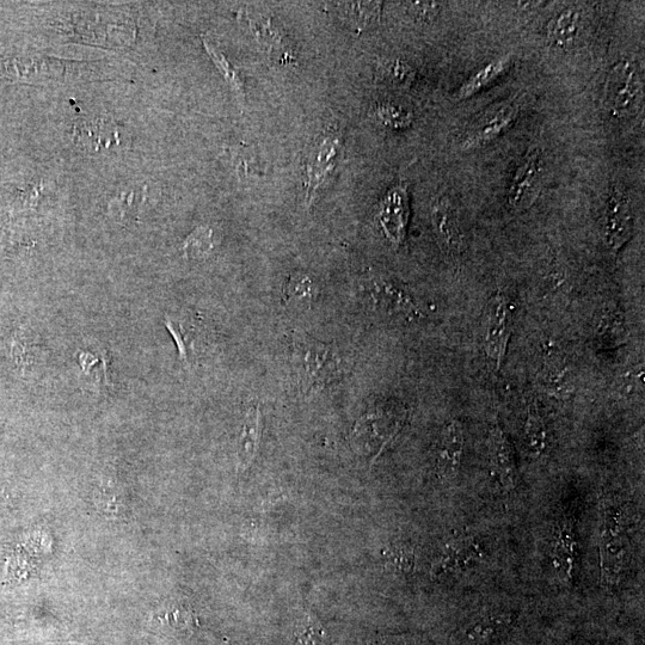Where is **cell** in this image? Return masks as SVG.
Returning a JSON list of instances; mask_svg holds the SVG:
<instances>
[{
    "instance_id": "37",
    "label": "cell",
    "mask_w": 645,
    "mask_h": 645,
    "mask_svg": "<svg viewBox=\"0 0 645 645\" xmlns=\"http://www.w3.org/2000/svg\"><path fill=\"white\" fill-rule=\"evenodd\" d=\"M439 5L438 3H410V8L417 16L430 18L438 14Z\"/></svg>"
},
{
    "instance_id": "38",
    "label": "cell",
    "mask_w": 645,
    "mask_h": 645,
    "mask_svg": "<svg viewBox=\"0 0 645 645\" xmlns=\"http://www.w3.org/2000/svg\"><path fill=\"white\" fill-rule=\"evenodd\" d=\"M371 645H408L403 637L399 636H384L376 638Z\"/></svg>"
},
{
    "instance_id": "2",
    "label": "cell",
    "mask_w": 645,
    "mask_h": 645,
    "mask_svg": "<svg viewBox=\"0 0 645 645\" xmlns=\"http://www.w3.org/2000/svg\"><path fill=\"white\" fill-rule=\"evenodd\" d=\"M629 558L628 516L622 503L608 499L602 506L600 526L601 585L616 588Z\"/></svg>"
},
{
    "instance_id": "8",
    "label": "cell",
    "mask_w": 645,
    "mask_h": 645,
    "mask_svg": "<svg viewBox=\"0 0 645 645\" xmlns=\"http://www.w3.org/2000/svg\"><path fill=\"white\" fill-rule=\"evenodd\" d=\"M634 232V215L629 196L623 190L614 189L608 198L605 220V243L613 253H618L630 241Z\"/></svg>"
},
{
    "instance_id": "3",
    "label": "cell",
    "mask_w": 645,
    "mask_h": 645,
    "mask_svg": "<svg viewBox=\"0 0 645 645\" xmlns=\"http://www.w3.org/2000/svg\"><path fill=\"white\" fill-rule=\"evenodd\" d=\"M604 104L616 119H628L640 112L643 104V82L630 60L618 61L606 78Z\"/></svg>"
},
{
    "instance_id": "5",
    "label": "cell",
    "mask_w": 645,
    "mask_h": 645,
    "mask_svg": "<svg viewBox=\"0 0 645 645\" xmlns=\"http://www.w3.org/2000/svg\"><path fill=\"white\" fill-rule=\"evenodd\" d=\"M513 333V307L505 294L496 296L491 306L487 334H485V352L489 359L500 368L505 361L508 344Z\"/></svg>"
},
{
    "instance_id": "23",
    "label": "cell",
    "mask_w": 645,
    "mask_h": 645,
    "mask_svg": "<svg viewBox=\"0 0 645 645\" xmlns=\"http://www.w3.org/2000/svg\"><path fill=\"white\" fill-rule=\"evenodd\" d=\"M525 439L528 450L534 457L543 456L549 447V430L537 403L527 408L525 421Z\"/></svg>"
},
{
    "instance_id": "28",
    "label": "cell",
    "mask_w": 645,
    "mask_h": 645,
    "mask_svg": "<svg viewBox=\"0 0 645 645\" xmlns=\"http://www.w3.org/2000/svg\"><path fill=\"white\" fill-rule=\"evenodd\" d=\"M204 45L208 54L211 55L215 66H217L219 71L223 73L227 83H229L231 88L237 92L238 96L243 98L245 94L244 82L241 75H239V72L236 70V67L232 66L230 61L226 59L223 52H221L211 40L204 39Z\"/></svg>"
},
{
    "instance_id": "11",
    "label": "cell",
    "mask_w": 645,
    "mask_h": 645,
    "mask_svg": "<svg viewBox=\"0 0 645 645\" xmlns=\"http://www.w3.org/2000/svg\"><path fill=\"white\" fill-rule=\"evenodd\" d=\"M551 557L558 579L564 585H573L579 558V542L573 520L563 519L557 525L552 540Z\"/></svg>"
},
{
    "instance_id": "17",
    "label": "cell",
    "mask_w": 645,
    "mask_h": 645,
    "mask_svg": "<svg viewBox=\"0 0 645 645\" xmlns=\"http://www.w3.org/2000/svg\"><path fill=\"white\" fill-rule=\"evenodd\" d=\"M262 438V415L258 405H254L245 414L244 422L237 442L239 471H247L260 450Z\"/></svg>"
},
{
    "instance_id": "16",
    "label": "cell",
    "mask_w": 645,
    "mask_h": 645,
    "mask_svg": "<svg viewBox=\"0 0 645 645\" xmlns=\"http://www.w3.org/2000/svg\"><path fill=\"white\" fill-rule=\"evenodd\" d=\"M76 143L90 152L109 151L121 146L120 127L113 120L81 119L75 125Z\"/></svg>"
},
{
    "instance_id": "30",
    "label": "cell",
    "mask_w": 645,
    "mask_h": 645,
    "mask_svg": "<svg viewBox=\"0 0 645 645\" xmlns=\"http://www.w3.org/2000/svg\"><path fill=\"white\" fill-rule=\"evenodd\" d=\"M213 249V232L208 227H199L190 233L183 244L184 255L189 260H201Z\"/></svg>"
},
{
    "instance_id": "34",
    "label": "cell",
    "mask_w": 645,
    "mask_h": 645,
    "mask_svg": "<svg viewBox=\"0 0 645 645\" xmlns=\"http://www.w3.org/2000/svg\"><path fill=\"white\" fill-rule=\"evenodd\" d=\"M387 75H389L393 84L408 86L413 82L415 71L413 67L407 64V61L395 60L387 67Z\"/></svg>"
},
{
    "instance_id": "10",
    "label": "cell",
    "mask_w": 645,
    "mask_h": 645,
    "mask_svg": "<svg viewBox=\"0 0 645 645\" xmlns=\"http://www.w3.org/2000/svg\"><path fill=\"white\" fill-rule=\"evenodd\" d=\"M409 219L410 200L407 188H392L380 206L378 221L387 241L395 247H399L407 237Z\"/></svg>"
},
{
    "instance_id": "22",
    "label": "cell",
    "mask_w": 645,
    "mask_h": 645,
    "mask_svg": "<svg viewBox=\"0 0 645 645\" xmlns=\"http://www.w3.org/2000/svg\"><path fill=\"white\" fill-rule=\"evenodd\" d=\"M339 9L343 20L356 32L370 29L379 20L382 3L379 2H347L340 3Z\"/></svg>"
},
{
    "instance_id": "24",
    "label": "cell",
    "mask_w": 645,
    "mask_h": 645,
    "mask_svg": "<svg viewBox=\"0 0 645 645\" xmlns=\"http://www.w3.org/2000/svg\"><path fill=\"white\" fill-rule=\"evenodd\" d=\"M508 66V58L491 61L490 64L484 66L483 69L475 73L468 82L460 86V89L457 92V97L459 100H464V98L475 95L476 92L482 90L485 86L495 81L497 77H500L502 73L508 69Z\"/></svg>"
},
{
    "instance_id": "12",
    "label": "cell",
    "mask_w": 645,
    "mask_h": 645,
    "mask_svg": "<svg viewBox=\"0 0 645 645\" xmlns=\"http://www.w3.org/2000/svg\"><path fill=\"white\" fill-rule=\"evenodd\" d=\"M465 447V435L462 423L448 422L442 428L438 446H436L435 466L442 481L456 478L462 466Z\"/></svg>"
},
{
    "instance_id": "15",
    "label": "cell",
    "mask_w": 645,
    "mask_h": 645,
    "mask_svg": "<svg viewBox=\"0 0 645 645\" xmlns=\"http://www.w3.org/2000/svg\"><path fill=\"white\" fill-rule=\"evenodd\" d=\"M536 384L546 395L567 399L575 389L573 368L563 355L551 352L545 356Z\"/></svg>"
},
{
    "instance_id": "14",
    "label": "cell",
    "mask_w": 645,
    "mask_h": 645,
    "mask_svg": "<svg viewBox=\"0 0 645 645\" xmlns=\"http://www.w3.org/2000/svg\"><path fill=\"white\" fill-rule=\"evenodd\" d=\"M489 454L497 481L506 493H511L518 482V468L514 448L499 423L490 429Z\"/></svg>"
},
{
    "instance_id": "4",
    "label": "cell",
    "mask_w": 645,
    "mask_h": 645,
    "mask_svg": "<svg viewBox=\"0 0 645 645\" xmlns=\"http://www.w3.org/2000/svg\"><path fill=\"white\" fill-rule=\"evenodd\" d=\"M544 158L537 147L527 152L524 161L516 169L508 190V207L520 213L530 210L542 190Z\"/></svg>"
},
{
    "instance_id": "36",
    "label": "cell",
    "mask_w": 645,
    "mask_h": 645,
    "mask_svg": "<svg viewBox=\"0 0 645 645\" xmlns=\"http://www.w3.org/2000/svg\"><path fill=\"white\" fill-rule=\"evenodd\" d=\"M165 325H167L170 334L174 336V339L177 344L178 353H180V359L183 362H188V343L187 335L184 334V330L180 324H176L171 321L170 318H165Z\"/></svg>"
},
{
    "instance_id": "35",
    "label": "cell",
    "mask_w": 645,
    "mask_h": 645,
    "mask_svg": "<svg viewBox=\"0 0 645 645\" xmlns=\"http://www.w3.org/2000/svg\"><path fill=\"white\" fill-rule=\"evenodd\" d=\"M644 386V371L643 367L632 368L623 379L622 389L626 395L634 396L636 393L643 391Z\"/></svg>"
},
{
    "instance_id": "1",
    "label": "cell",
    "mask_w": 645,
    "mask_h": 645,
    "mask_svg": "<svg viewBox=\"0 0 645 645\" xmlns=\"http://www.w3.org/2000/svg\"><path fill=\"white\" fill-rule=\"evenodd\" d=\"M291 364L301 392L315 395L339 383L346 364L339 349L307 336H294Z\"/></svg>"
},
{
    "instance_id": "19",
    "label": "cell",
    "mask_w": 645,
    "mask_h": 645,
    "mask_svg": "<svg viewBox=\"0 0 645 645\" xmlns=\"http://www.w3.org/2000/svg\"><path fill=\"white\" fill-rule=\"evenodd\" d=\"M582 27V12L576 8H568L552 18L548 26V38L556 47H568L579 38Z\"/></svg>"
},
{
    "instance_id": "6",
    "label": "cell",
    "mask_w": 645,
    "mask_h": 645,
    "mask_svg": "<svg viewBox=\"0 0 645 645\" xmlns=\"http://www.w3.org/2000/svg\"><path fill=\"white\" fill-rule=\"evenodd\" d=\"M364 290L374 309L390 316L414 318L420 315L415 301L395 282L374 276L367 280Z\"/></svg>"
},
{
    "instance_id": "7",
    "label": "cell",
    "mask_w": 645,
    "mask_h": 645,
    "mask_svg": "<svg viewBox=\"0 0 645 645\" xmlns=\"http://www.w3.org/2000/svg\"><path fill=\"white\" fill-rule=\"evenodd\" d=\"M66 73L65 61L49 57L0 59V76L21 82L59 81Z\"/></svg>"
},
{
    "instance_id": "18",
    "label": "cell",
    "mask_w": 645,
    "mask_h": 645,
    "mask_svg": "<svg viewBox=\"0 0 645 645\" xmlns=\"http://www.w3.org/2000/svg\"><path fill=\"white\" fill-rule=\"evenodd\" d=\"M515 622L512 613H490L466 626L463 641L468 645H487L499 638Z\"/></svg>"
},
{
    "instance_id": "26",
    "label": "cell",
    "mask_w": 645,
    "mask_h": 645,
    "mask_svg": "<svg viewBox=\"0 0 645 645\" xmlns=\"http://www.w3.org/2000/svg\"><path fill=\"white\" fill-rule=\"evenodd\" d=\"M516 115H518V110L515 109L505 110V112L496 115L495 118L491 119L487 124L479 128V131L466 141L465 146L470 147L485 144L488 143V141L499 137V135L505 132L508 127H511Z\"/></svg>"
},
{
    "instance_id": "29",
    "label": "cell",
    "mask_w": 645,
    "mask_h": 645,
    "mask_svg": "<svg viewBox=\"0 0 645 645\" xmlns=\"http://www.w3.org/2000/svg\"><path fill=\"white\" fill-rule=\"evenodd\" d=\"M250 28L253 30L258 41L262 45L266 46L270 52H278L280 49L286 51L284 47V38L278 32V29L274 27L272 21L269 18H248Z\"/></svg>"
},
{
    "instance_id": "9",
    "label": "cell",
    "mask_w": 645,
    "mask_h": 645,
    "mask_svg": "<svg viewBox=\"0 0 645 645\" xmlns=\"http://www.w3.org/2000/svg\"><path fill=\"white\" fill-rule=\"evenodd\" d=\"M487 555L481 540L475 537H465L447 544L442 554L433 564L430 574L434 579L456 575L472 567Z\"/></svg>"
},
{
    "instance_id": "21",
    "label": "cell",
    "mask_w": 645,
    "mask_h": 645,
    "mask_svg": "<svg viewBox=\"0 0 645 645\" xmlns=\"http://www.w3.org/2000/svg\"><path fill=\"white\" fill-rule=\"evenodd\" d=\"M595 340L598 347L604 350L618 348L628 342L629 331L623 313L617 309L605 311L600 319Z\"/></svg>"
},
{
    "instance_id": "32",
    "label": "cell",
    "mask_w": 645,
    "mask_h": 645,
    "mask_svg": "<svg viewBox=\"0 0 645 645\" xmlns=\"http://www.w3.org/2000/svg\"><path fill=\"white\" fill-rule=\"evenodd\" d=\"M377 116L383 125L391 128H407L413 124V113L396 104H383L377 110Z\"/></svg>"
},
{
    "instance_id": "31",
    "label": "cell",
    "mask_w": 645,
    "mask_h": 645,
    "mask_svg": "<svg viewBox=\"0 0 645 645\" xmlns=\"http://www.w3.org/2000/svg\"><path fill=\"white\" fill-rule=\"evenodd\" d=\"M386 563L399 574H409L415 564V552L408 544L392 546L385 551Z\"/></svg>"
},
{
    "instance_id": "13",
    "label": "cell",
    "mask_w": 645,
    "mask_h": 645,
    "mask_svg": "<svg viewBox=\"0 0 645 645\" xmlns=\"http://www.w3.org/2000/svg\"><path fill=\"white\" fill-rule=\"evenodd\" d=\"M432 223L441 250L451 258L459 257L463 253L464 237L457 212L450 201L438 199L434 202Z\"/></svg>"
},
{
    "instance_id": "25",
    "label": "cell",
    "mask_w": 645,
    "mask_h": 645,
    "mask_svg": "<svg viewBox=\"0 0 645 645\" xmlns=\"http://www.w3.org/2000/svg\"><path fill=\"white\" fill-rule=\"evenodd\" d=\"M159 623L170 626L178 632H192L198 626V619L190 607L183 604H169L157 613Z\"/></svg>"
},
{
    "instance_id": "33",
    "label": "cell",
    "mask_w": 645,
    "mask_h": 645,
    "mask_svg": "<svg viewBox=\"0 0 645 645\" xmlns=\"http://www.w3.org/2000/svg\"><path fill=\"white\" fill-rule=\"evenodd\" d=\"M296 645H327L322 626L311 619L301 623L296 631Z\"/></svg>"
},
{
    "instance_id": "27",
    "label": "cell",
    "mask_w": 645,
    "mask_h": 645,
    "mask_svg": "<svg viewBox=\"0 0 645 645\" xmlns=\"http://www.w3.org/2000/svg\"><path fill=\"white\" fill-rule=\"evenodd\" d=\"M95 502L98 511L107 515L108 518H119L126 511L124 494L114 485H103L95 494Z\"/></svg>"
},
{
    "instance_id": "20",
    "label": "cell",
    "mask_w": 645,
    "mask_h": 645,
    "mask_svg": "<svg viewBox=\"0 0 645 645\" xmlns=\"http://www.w3.org/2000/svg\"><path fill=\"white\" fill-rule=\"evenodd\" d=\"M318 296L316 281L309 274L296 272L286 281L282 298L287 306L294 309H309Z\"/></svg>"
}]
</instances>
